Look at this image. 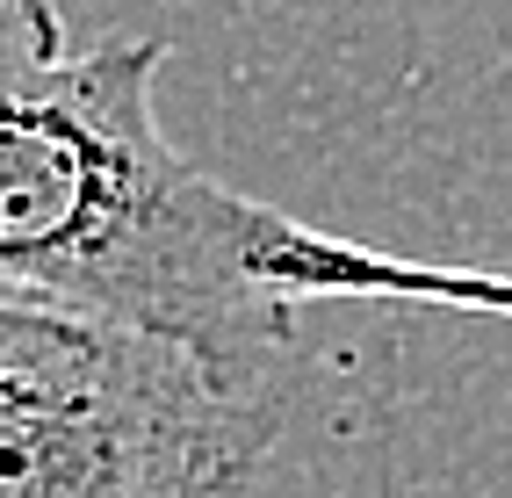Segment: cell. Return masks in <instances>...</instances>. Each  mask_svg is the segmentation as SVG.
<instances>
[{
	"label": "cell",
	"mask_w": 512,
	"mask_h": 498,
	"mask_svg": "<svg viewBox=\"0 0 512 498\" xmlns=\"http://www.w3.org/2000/svg\"><path fill=\"white\" fill-rule=\"evenodd\" d=\"M159 37L73 44L58 0H0V289L289 354L303 304H426L512 325V275L303 224L195 166L159 123Z\"/></svg>",
	"instance_id": "obj_1"
},
{
	"label": "cell",
	"mask_w": 512,
	"mask_h": 498,
	"mask_svg": "<svg viewBox=\"0 0 512 498\" xmlns=\"http://www.w3.org/2000/svg\"><path fill=\"white\" fill-rule=\"evenodd\" d=\"M289 426V354L0 289V498H246Z\"/></svg>",
	"instance_id": "obj_2"
}]
</instances>
